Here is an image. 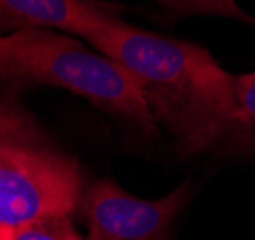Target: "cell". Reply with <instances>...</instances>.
I'll list each match as a JSON object with an SVG mask.
<instances>
[{
  "instance_id": "6da1fadb",
  "label": "cell",
  "mask_w": 255,
  "mask_h": 240,
  "mask_svg": "<svg viewBox=\"0 0 255 240\" xmlns=\"http://www.w3.org/2000/svg\"><path fill=\"white\" fill-rule=\"evenodd\" d=\"M85 38L134 77L155 123L182 156H255V121L238 104L234 75L204 46L142 31L119 15Z\"/></svg>"
},
{
  "instance_id": "7a4b0ae2",
  "label": "cell",
  "mask_w": 255,
  "mask_h": 240,
  "mask_svg": "<svg viewBox=\"0 0 255 240\" xmlns=\"http://www.w3.org/2000/svg\"><path fill=\"white\" fill-rule=\"evenodd\" d=\"M0 79L69 90L146 137L159 133L138 83L121 63L50 29L0 35Z\"/></svg>"
},
{
  "instance_id": "3957f363",
  "label": "cell",
  "mask_w": 255,
  "mask_h": 240,
  "mask_svg": "<svg viewBox=\"0 0 255 240\" xmlns=\"http://www.w3.org/2000/svg\"><path fill=\"white\" fill-rule=\"evenodd\" d=\"M83 185L75 158L15 96H0V223L17 227L48 215H73Z\"/></svg>"
},
{
  "instance_id": "277c9868",
  "label": "cell",
  "mask_w": 255,
  "mask_h": 240,
  "mask_svg": "<svg viewBox=\"0 0 255 240\" xmlns=\"http://www.w3.org/2000/svg\"><path fill=\"white\" fill-rule=\"evenodd\" d=\"M188 198V183L159 200H142L112 179H96L83 185L77 212L87 223V240H167Z\"/></svg>"
},
{
  "instance_id": "5b68a950",
  "label": "cell",
  "mask_w": 255,
  "mask_h": 240,
  "mask_svg": "<svg viewBox=\"0 0 255 240\" xmlns=\"http://www.w3.org/2000/svg\"><path fill=\"white\" fill-rule=\"evenodd\" d=\"M119 12L121 4L106 0H0V35L25 29H62L85 38Z\"/></svg>"
},
{
  "instance_id": "8992f818",
  "label": "cell",
  "mask_w": 255,
  "mask_h": 240,
  "mask_svg": "<svg viewBox=\"0 0 255 240\" xmlns=\"http://www.w3.org/2000/svg\"><path fill=\"white\" fill-rule=\"evenodd\" d=\"M159 6L171 15H219L255 25V17L242 10L238 0H157Z\"/></svg>"
},
{
  "instance_id": "52a82bcc",
  "label": "cell",
  "mask_w": 255,
  "mask_h": 240,
  "mask_svg": "<svg viewBox=\"0 0 255 240\" xmlns=\"http://www.w3.org/2000/svg\"><path fill=\"white\" fill-rule=\"evenodd\" d=\"M73 215H48L13 229L12 240H87L73 227Z\"/></svg>"
},
{
  "instance_id": "ba28073f",
  "label": "cell",
  "mask_w": 255,
  "mask_h": 240,
  "mask_svg": "<svg viewBox=\"0 0 255 240\" xmlns=\"http://www.w3.org/2000/svg\"><path fill=\"white\" fill-rule=\"evenodd\" d=\"M238 104L252 121H255V71L234 75Z\"/></svg>"
},
{
  "instance_id": "9c48e42d",
  "label": "cell",
  "mask_w": 255,
  "mask_h": 240,
  "mask_svg": "<svg viewBox=\"0 0 255 240\" xmlns=\"http://www.w3.org/2000/svg\"><path fill=\"white\" fill-rule=\"evenodd\" d=\"M13 229L12 225H6V223H0V240H12L13 237Z\"/></svg>"
}]
</instances>
